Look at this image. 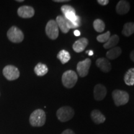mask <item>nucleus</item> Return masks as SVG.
Returning a JSON list of instances; mask_svg holds the SVG:
<instances>
[{
    "label": "nucleus",
    "instance_id": "obj_1",
    "mask_svg": "<svg viewBox=\"0 0 134 134\" xmlns=\"http://www.w3.org/2000/svg\"><path fill=\"white\" fill-rule=\"evenodd\" d=\"M46 115L42 109H36L31 114L29 122L32 127H42L46 123Z\"/></svg>",
    "mask_w": 134,
    "mask_h": 134
},
{
    "label": "nucleus",
    "instance_id": "obj_2",
    "mask_svg": "<svg viewBox=\"0 0 134 134\" xmlns=\"http://www.w3.org/2000/svg\"><path fill=\"white\" fill-rule=\"evenodd\" d=\"M62 81L65 88H72L75 86L78 81V75L73 70H68L63 73Z\"/></svg>",
    "mask_w": 134,
    "mask_h": 134
},
{
    "label": "nucleus",
    "instance_id": "obj_3",
    "mask_svg": "<svg viewBox=\"0 0 134 134\" xmlns=\"http://www.w3.org/2000/svg\"><path fill=\"white\" fill-rule=\"evenodd\" d=\"M114 104L117 106L125 105L129 100V94L126 91L115 90L112 93Z\"/></svg>",
    "mask_w": 134,
    "mask_h": 134
},
{
    "label": "nucleus",
    "instance_id": "obj_4",
    "mask_svg": "<svg viewBox=\"0 0 134 134\" xmlns=\"http://www.w3.org/2000/svg\"><path fill=\"white\" fill-rule=\"evenodd\" d=\"M74 110L70 106H63L57 111V116L60 121L65 122L71 120L74 116Z\"/></svg>",
    "mask_w": 134,
    "mask_h": 134
},
{
    "label": "nucleus",
    "instance_id": "obj_5",
    "mask_svg": "<svg viewBox=\"0 0 134 134\" xmlns=\"http://www.w3.org/2000/svg\"><path fill=\"white\" fill-rule=\"evenodd\" d=\"M7 36L10 41L14 43H20L24 40V34L19 28L16 26L11 27L8 30Z\"/></svg>",
    "mask_w": 134,
    "mask_h": 134
},
{
    "label": "nucleus",
    "instance_id": "obj_6",
    "mask_svg": "<svg viewBox=\"0 0 134 134\" xmlns=\"http://www.w3.org/2000/svg\"><path fill=\"white\" fill-rule=\"evenodd\" d=\"M59 28L56 21L54 20H50L46 27V32L47 36L52 40H55L58 38L59 34Z\"/></svg>",
    "mask_w": 134,
    "mask_h": 134
},
{
    "label": "nucleus",
    "instance_id": "obj_7",
    "mask_svg": "<svg viewBox=\"0 0 134 134\" xmlns=\"http://www.w3.org/2000/svg\"><path fill=\"white\" fill-rule=\"evenodd\" d=\"M3 75L6 79L10 81L18 79L20 76V72L18 68L13 65H7L3 70Z\"/></svg>",
    "mask_w": 134,
    "mask_h": 134
},
{
    "label": "nucleus",
    "instance_id": "obj_8",
    "mask_svg": "<svg viewBox=\"0 0 134 134\" xmlns=\"http://www.w3.org/2000/svg\"><path fill=\"white\" fill-rule=\"evenodd\" d=\"M91 65V61L89 58H87L83 61L79 62L77 64L76 70L80 77H85L88 74L89 70Z\"/></svg>",
    "mask_w": 134,
    "mask_h": 134
},
{
    "label": "nucleus",
    "instance_id": "obj_9",
    "mask_svg": "<svg viewBox=\"0 0 134 134\" xmlns=\"http://www.w3.org/2000/svg\"><path fill=\"white\" fill-rule=\"evenodd\" d=\"M107 94L105 87L101 84H98L94 88V98L97 100H102L105 98Z\"/></svg>",
    "mask_w": 134,
    "mask_h": 134
},
{
    "label": "nucleus",
    "instance_id": "obj_10",
    "mask_svg": "<svg viewBox=\"0 0 134 134\" xmlns=\"http://www.w3.org/2000/svg\"><path fill=\"white\" fill-rule=\"evenodd\" d=\"M18 14L21 18H31L34 15L35 11L31 6H23L18 9Z\"/></svg>",
    "mask_w": 134,
    "mask_h": 134
},
{
    "label": "nucleus",
    "instance_id": "obj_11",
    "mask_svg": "<svg viewBox=\"0 0 134 134\" xmlns=\"http://www.w3.org/2000/svg\"><path fill=\"white\" fill-rule=\"evenodd\" d=\"M88 40L86 38L83 37L79 38L73 45V49L75 52L80 53L84 51L88 45Z\"/></svg>",
    "mask_w": 134,
    "mask_h": 134
},
{
    "label": "nucleus",
    "instance_id": "obj_12",
    "mask_svg": "<svg viewBox=\"0 0 134 134\" xmlns=\"http://www.w3.org/2000/svg\"><path fill=\"white\" fill-rule=\"evenodd\" d=\"M97 66L103 72L108 73L111 70V64L110 62L105 58H99L96 60Z\"/></svg>",
    "mask_w": 134,
    "mask_h": 134
},
{
    "label": "nucleus",
    "instance_id": "obj_13",
    "mask_svg": "<svg viewBox=\"0 0 134 134\" xmlns=\"http://www.w3.org/2000/svg\"><path fill=\"white\" fill-rule=\"evenodd\" d=\"M130 6L128 1L121 0L119 1L116 6V12L120 15L127 14L130 11Z\"/></svg>",
    "mask_w": 134,
    "mask_h": 134
},
{
    "label": "nucleus",
    "instance_id": "obj_14",
    "mask_svg": "<svg viewBox=\"0 0 134 134\" xmlns=\"http://www.w3.org/2000/svg\"><path fill=\"white\" fill-rule=\"evenodd\" d=\"M56 23L57 24L58 28L61 30V31L64 34H67L69 32L70 29L67 26L66 21L65 18L63 16H58L56 18Z\"/></svg>",
    "mask_w": 134,
    "mask_h": 134
},
{
    "label": "nucleus",
    "instance_id": "obj_15",
    "mask_svg": "<svg viewBox=\"0 0 134 134\" xmlns=\"http://www.w3.org/2000/svg\"><path fill=\"white\" fill-rule=\"evenodd\" d=\"M91 117L93 121L96 124L103 123L105 120V117L99 110L94 109L91 112Z\"/></svg>",
    "mask_w": 134,
    "mask_h": 134
},
{
    "label": "nucleus",
    "instance_id": "obj_16",
    "mask_svg": "<svg viewBox=\"0 0 134 134\" xmlns=\"http://www.w3.org/2000/svg\"><path fill=\"white\" fill-rule=\"evenodd\" d=\"M119 41V37L117 35H113L106 42L104 43L103 45V47L105 49H110V48L115 47L116 45L118 43Z\"/></svg>",
    "mask_w": 134,
    "mask_h": 134
},
{
    "label": "nucleus",
    "instance_id": "obj_17",
    "mask_svg": "<svg viewBox=\"0 0 134 134\" xmlns=\"http://www.w3.org/2000/svg\"><path fill=\"white\" fill-rule=\"evenodd\" d=\"M122 49L119 47L112 48L106 53V57L110 60H114L121 55Z\"/></svg>",
    "mask_w": 134,
    "mask_h": 134
},
{
    "label": "nucleus",
    "instance_id": "obj_18",
    "mask_svg": "<svg viewBox=\"0 0 134 134\" xmlns=\"http://www.w3.org/2000/svg\"><path fill=\"white\" fill-rule=\"evenodd\" d=\"M48 70V67L47 65L42 63H38L34 68L35 73L38 76H44L47 73Z\"/></svg>",
    "mask_w": 134,
    "mask_h": 134
},
{
    "label": "nucleus",
    "instance_id": "obj_19",
    "mask_svg": "<svg viewBox=\"0 0 134 134\" xmlns=\"http://www.w3.org/2000/svg\"><path fill=\"white\" fill-rule=\"evenodd\" d=\"M124 82L128 86L134 85V68H132L126 72L124 75Z\"/></svg>",
    "mask_w": 134,
    "mask_h": 134
},
{
    "label": "nucleus",
    "instance_id": "obj_20",
    "mask_svg": "<svg viewBox=\"0 0 134 134\" xmlns=\"http://www.w3.org/2000/svg\"><path fill=\"white\" fill-rule=\"evenodd\" d=\"M57 58L60 60L62 64H65L69 62L71 58L70 53L65 50H62L58 52L57 55Z\"/></svg>",
    "mask_w": 134,
    "mask_h": 134
},
{
    "label": "nucleus",
    "instance_id": "obj_21",
    "mask_svg": "<svg viewBox=\"0 0 134 134\" xmlns=\"http://www.w3.org/2000/svg\"><path fill=\"white\" fill-rule=\"evenodd\" d=\"M122 33L126 37H129L134 34V23H127L125 24Z\"/></svg>",
    "mask_w": 134,
    "mask_h": 134
},
{
    "label": "nucleus",
    "instance_id": "obj_22",
    "mask_svg": "<svg viewBox=\"0 0 134 134\" xmlns=\"http://www.w3.org/2000/svg\"><path fill=\"white\" fill-rule=\"evenodd\" d=\"M93 27L98 32H102L105 29V24L103 20L96 19L93 22Z\"/></svg>",
    "mask_w": 134,
    "mask_h": 134
},
{
    "label": "nucleus",
    "instance_id": "obj_23",
    "mask_svg": "<svg viewBox=\"0 0 134 134\" xmlns=\"http://www.w3.org/2000/svg\"><path fill=\"white\" fill-rule=\"evenodd\" d=\"M110 32L109 31H108L107 32L104 34H100L97 37V41H98L100 43H105L107 41H108L109 38H110Z\"/></svg>",
    "mask_w": 134,
    "mask_h": 134
},
{
    "label": "nucleus",
    "instance_id": "obj_24",
    "mask_svg": "<svg viewBox=\"0 0 134 134\" xmlns=\"http://www.w3.org/2000/svg\"><path fill=\"white\" fill-rule=\"evenodd\" d=\"M61 11H62L63 15H66L71 13H76L74 8L70 5H63L62 6Z\"/></svg>",
    "mask_w": 134,
    "mask_h": 134
},
{
    "label": "nucleus",
    "instance_id": "obj_25",
    "mask_svg": "<svg viewBox=\"0 0 134 134\" xmlns=\"http://www.w3.org/2000/svg\"><path fill=\"white\" fill-rule=\"evenodd\" d=\"M98 3L99 4L102 5V6H105V5L108 4V3H109V0H98Z\"/></svg>",
    "mask_w": 134,
    "mask_h": 134
},
{
    "label": "nucleus",
    "instance_id": "obj_26",
    "mask_svg": "<svg viewBox=\"0 0 134 134\" xmlns=\"http://www.w3.org/2000/svg\"><path fill=\"white\" fill-rule=\"evenodd\" d=\"M62 134H75V132L71 129H66L63 131Z\"/></svg>",
    "mask_w": 134,
    "mask_h": 134
},
{
    "label": "nucleus",
    "instance_id": "obj_27",
    "mask_svg": "<svg viewBox=\"0 0 134 134\" xmlns=\"http://www.w3.org/2000/svg\"><path fill=\"white\" fill-rule=\"evenodd\" d=\"M130 59H131L132 61L134 62V50L131 53H130Z\"/></svg>",
    "mask_w": 134,
    "mask_h": 134
},
{
    "label": "nucleus",
    "instance_id": "obj_28",
    "mask_svg": "<svg viewBox=\"0 0 134 134\" xmlns=\"http://www.w3.org/2000/svg\"><path fill=\"white\" fill-rule=\"evenodd\" d=\"M54 2L56 3H62V2H68L69 0H53Z\"/></svg>",
    "mask_w": 134,
    "mask_h": 134
},
{
    "label": "nucleus",
    "instance_id": "obj_29",
    "mask_svg": "<svg viewBox=\"0 0 134 134\" xmlns=\"http://www.w3.org/2000/svg\"><path fill=\"white\" fill-rule=\"evenodd\" d=\"M80 34H81V33H80V32L78 31V30H75L74 31V35L76 36H80Z\"/></svg>",
    "mask_w": 134,
    "mask_h": 134
},
{
    "label": "nucleus",
    "instance_id": "obj_30",
    "mask_svg": "<svg viewBox=\"0 0 134 134\" xmlns=\"http://www.w3.org/2000/svg\"><path fill=\"white\" fill-rule=\"evenodd\" d=\"M88 55H90V56H91V55H93V50H88Z\"/></svg>",
    "mask_w": 134,
    "mask_h": 134
},
{
    "label": "nucleus",
    "instance_id": "obj_31",
    "mask_svg": "<svg viewBox=\"0 0 134 134\" xmlns=\"http://www.w3.org/2000/svg\"><path fill=\"white\" fill-rule=\"evenodd\" d=\"M17 2H23L24 1V0H17Z\"/></svg>",
    "mask_w": 134,
    "mask_h": 134
}]
</instances>
